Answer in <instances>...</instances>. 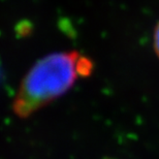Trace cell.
Wrapping results in <instances>:
<instances>
[{
  "label": "cell",
  "instance_id": "6da1fadb",
  "mask_svg": "<svg viewBox=\"0 0 159 159\" xmlns=\"http://www.w3.org/2000/svg\"><path fill=\"white\" fill-rule=\"evenodd\" d=\"M93 68L91 60L79 52L50 54L34 64L21 83L12 109L21 118L30 116L66 93L80 78Z\"/></svg>",
  "mask_w": 159,
  "mask_h": 159
},
{
  "label": "cell",
  "instance_id": "7a4b0ae2",
  "mask_svg": "<svg viewBox=\"0 0 159 159\" xmlns=\"http://www.w3.org/2000/svg\"><path fill=\"white\" fill-rule=\"evenodd\" d=\"M153 48L155 53H156V55L159 58V23L156 25L153 33Z\"/></svg>",
  "mask_w": 159,
  "mask_h": 159
}]
</instances>
